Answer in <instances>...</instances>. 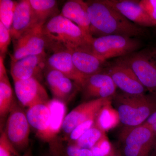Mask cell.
<instances>
[{
    "mask_svg": "<svg viewBox=\"0 0 156 156\" xmlns=\"http://www.w3.org/2000/svg\"><path fill=\"white\" fill-rule=\"evenodd\" d=\"M105 135L106 133L101 131L94 124L92 128L73 143L82 148L91 150Z\"/></svg>",
    "mask_w": 156,
    "mask_h": 156,
    "instance_id": "cell-26",
    "label": "cell"
},
{
    "mask_svg": "<svg viewBox=\"0 0 156 156\" xmlns=\"http://www.w3.org/2000/svg\"><path fill=\"white\" fill-rule=\"evenodd\" d=\"M119 148L122 156H151L156 136L147 126L124 127L119 136Z\"/></svg>",
    "mask_w": 156,
    "mask_h": 156,
    "instance_id": "cell-4",
    "label": "cell"
},
{
    "mask_svg": "<svg viewBox=\"0 0 156 156\" xmlns=\"http://www.w3.org/2000/svg\"><path fill=\"white\" fill-rule=\"evenodd\" d=\"M30 126L22 106L15 102L6 123L7 138L18 152H25L30 142Z\"/></svg>",
    "mask_w": 156,
    "mask_h": 156,
    "instance_id": "cell-7",
    "label": "cell"
},
{
    "mask_svg": "<svg viewBox=\"0 0 156 156\" xmlns=\"http://www.w3.org/2000/svg\"><path fill=\"white\" fill-rule=\"evenodd\" d=\"M91 23L92 35H121L135 37L144 35L143 27L136 25L102 2V0L86 2Z\"/></svg>",
    "mask_w": 156,
    "mask_h": 156,
    "instance_id": "cell-1",
    "label": "cell"
},
{
    "mask_svg": "<svg viewBox=\"0 0 156 156\" xmlns=\"http://www.w3.org/2000/svg\"><path fill=\"white\" fill-rule=\"evenodd\" d=\"M155 50H156V49H155Z\"/></svg>",
    "mask_w": 156,
    "mask_h": 156,
    "instance_id": "cell-41",
    "label": "cell"
},
{
    "mask_svg": "<svg viewBox=\"0 0 156 156\" xmlns=\"http://www.w3.org/2000/svg\"><path fill=\"white\" fill-rule=\"evenodd\" d=\"M102 2L142 27L154 26L152 21L137 0H102Z\"/></svg>",
    "mask_w": 156,
    "mask_h": 156,
    "instance_id": "cell-14",
    "label": "cell"
},
{
    "mask_svg": "<svg viewBox=\"0 0 156 156\" xmlns=\"http://www.w3.org/2000/svg\"><path fill=\"white\" fill-rule=\"evenodd\" d=\"M38 24H44L58 15L57 2L55 0H29Z\"/></svg>",
    "mask_w": 156,
    "mask_h": 156,
    "instance_id": "cell-23",
    "label": "cell"
},
{
    "mask_svg": "<svg viewBox=\"0 0 156 156\" xmlns=\"http://www.w3.org/2000/svg\"><path fill=\"white\" fill-rule=\"evenodd\" d=\"M141 46L140 41L134 38L112 35L94 37L92 49L95 55L105 62L109 58L136 52Z\"/></svg>",
    "mask_w": 156,
    "mask_h": 156,
    "instance_id": "cell-5",
    "label": "cell"
},
{
    "mask_svg": "<svg viewBox=\"0 0 156 156\" xmlns=\"http://www.w3.org/2000/svg\"><path fill=\"white\" fill-rule=\"evenodd\" d=\"M128 66L149 93L156 95V54L141 50L118 58Z\"/></svg>",
    "mask_w": 156,
    "mask_h": 156,
    "instance_id": "cell-6",
    "label": "cell"
},
{
    "mask_svg": "<svg viewBox=\"0 0 156 156\" xmlns=\"http://www.w3.org/2000/svg\"><path fill=\"white\" fill-rule=\"evenodd\" d=\"M109 98L86 101L73 109L66 116L62 128L66 137L81 123L90 119H95L98 113Z\"/></svg>",
    "mask_w": 156,
    "mask_h": 156,
    "instance_id": "cell-11",
    "label": "cell"
},
{
    "mask_svg": "<svg viewBox=\"0 0 156 156\" xmlns=\"http://www.w3.org/2000/svg\"><path fill=\"white\" fill-rule=\"evenodd\" d=\"M61 15L76 24L89 36L91 23L86 2L82 0H70L66 2L62 9Z\"/></svg>",
    "mask_w": 156,
    "mask_h": 156,
    "instance_id": "cell-19",
    "label": "cell"
},
{
    "mask_svg": "<svg viewBox=\"0 0 156 156\" xmlns=\"http://www.w3.org/2000/svg\"><path fill=\"white\" fill-rule=\"evenodd\" d=\"M21 156H32V151L30 148L27 149L25 152L23 153V155Z\"/></svg>",
    "mask_w": 156,
    "mask_h": 156,
    "instance_id": "cell-37",
    "label": "cell"
},
{
    "mask_svg": "<svg viewBox=\"0 0 156 156\" xmlns=\"http://www.w3.org/2000/svg\"><path fill=\"white\" fill-rule=\"evenodd\" d=\"M4 57L0 56V77L3 76L7 73V71L4 65Z\"/></svg>",
    "mask_w": 156,
    "mask_h": 156,
    "instance_id": "cell-35",
    "label": "cell"
},
{
    "mask_svg": "<svg viewBox=\"0 0 156 156\" xmlns=\"http://www.w3.org/2000/svg\"><path fill=\"white\" fill-rule=\"evenodd\" d=\"M95 119H90L78 125L68 136V140L71 143L75 142L85 132L94 126L95 123Z\"/></svg>",
    "mask_w": 156,
    "mask_h": 156,
    "instance_id": "cell-28",
    "label": "cell"
},
{
    "mask_svg": "<svg viewBox=\"0 0 156 156\" xmlns=\"http://www.w3.org/2000/svg\"><path fill=\"white\" fill-rule=\"evenodd\" d=\"M17 2L12 0L0 1V22L10 30Z\"/></svg>",
    "mask_w": 156,
    "mask_h": 156,
    "instance_id": "cell-27",
    "label": "cell"
},
{
    "mask_svg": "<svg viewBox=\"0 0 156 156\" xmlns=\"http://www.w3.org/2000/svg\"><path fill=\"white\" fill-rule=\"evenodd\" d=\"M112 98L104 105L95 118V125L105 133L120 123L118 112L112 104Z\"/></svg>",
    "mask_w": 156,
    "mask_h": 156,
    "instance_id": "cell-22",
    "label": "cell"
},
{
    "mask_svg": "<svg viewBox=\"0 0 156 156\" xmlns=\"http://www.w3.org/2000/svg\"><path fill=\"white\" fill-rule=\"evenodd\" d=\"M151 156H156V140L154 146L153 151L152 154Z\"/></svg>",
    "mask_w": 156,
    "mask_h": 156,
    "instance_id": "cell-38",
    "label": "cell"
},
{
    "mask_svg": "<svg viewBox=\"0 0 156 156\" xmlns=\"http://www.w3.org/2000/svg\"><path fill=\"white\" fill-rule=\"evenodd\" d=\"M139 4L148 15L154 26L156 25V0H141L139 1Z\"/></svg>",
    "mask_w": 156,
    "mask_h": 156,
    "instance_id": "cell-33",
    "label": "cell"
},
{
    "mask_svg": "<svg viewBox=\"0 0 156 156\" xmlns=\"http://www.w3.org/2000/svg\"><path fill=\"white\" fill-rule=\"evenodd\" d=\"M71 51L75 67L85 79L103 69L105 62L94 54L92 48H76Z\"/></svg>",
    "mask_w": 156,
    "mask_h": 156,
    "instance_id": "cell-17",
    "label": "cell"
},
{
    "mask_svg": "<svg viewBox=\"0 0 156 156\" xmlns=\"http://www.w3.org/2000/svg\"><path fill=\"white\" fill-rule=\"evenodd\" d=\"M43 25L37 24L14 41V52L11 56V62L26 56L45 54L47 44L43 32Z\"/></svg>",
    "mask_w": 156,
    "mask_h": 156,
    "instance_id": "cell-8",
    "label": "cell"
},
{
    "mask_svg": "<svg viewBox=\"0 0 156 156\" xmlns=\"http://www.w3.org/2000/svg\"><path fill=\"white\" fill-rule=\"evenodd\" d=\"M15 101L8 75L0 77V116L5 118L11 112Z\"/></svg>",
    "mask_w": 156,
    "mask_h": 156,
    "instance_id": "cell-24",
    "label": "cell"
},
{
    "mask_svg": "<svg viewBox=\"0 0 156 156\" xmlns=\"http://www.w3.org/2000/svg\"><path fill=\"white\" fill-rule=\"evenodd\" d=\"M43 156H53L52 155L50 154V153L46 154H44Z\"/></svg>",
    "mask_w": 156,
    "mask_h": 156,
    "instance_id": "cell-39",
    "label": "cell"
},
{
    "mask_svg": "<svg viewBox=\"0 0 156 156\" xmlns=\"http://www.w3.org/2000/svg\"><path fill=\"white\" fill-rule=\"evenodd\" d=\"M113 146L106 135L91 149L93 156H106L111 151Z\"/></svg>",
    "mask_w": 156,
    "mask_h": 156,
    "instance_id": "cell-29",
    "label": "cell"
},
{
    "mask_svg": "<svg viewBox=\"0 0 156 156\" xmlns=\"http://www.w3.org/2000/svg\"><path fill=\"white\" fill-rule=\"evenodd\" d=\"M11 39L10 30L0 22V55L4 58L8 51Z\"/></svg>",
    "mask_w": 156,
    "mask_h": 156,
    "instance_id": "cell-30",
    "label": "cell"
},
{
    "mask_svg": "<svg viewBox=\"0 0 156 156\" xmlns=\"http://www.w3.org/2000/svg\"><path fill=\"white\" fill-rule=\"evenodd\" d=\"M53 53L46 60L49 68L59 71L82 87L86 80L75 67L71 51L68 49H59L52 51Z\"/></svg>",
    "mask_w": 156,
    "mask_h": 156,
    "instance_id": "cell-16",
    "label": "cell"
},
{
    "mask_svg": "<svg viewBox=\"0 0 156 156\" xmlns=\"http://www.w3.org/2000/svg\"><path fill=\"white\" fill-rule=\"evenodd\" d=\"M106 156H122L119 150L116 149L113 147L111 151Z\"/></svg>",
    "mask_w": 156,
    "mask_h": 156,
    "instance_id": "cell-36",
    "label": "cell"
},
{
    "mask_svg": "<svg viewBox=\"0 0 156 156\" xmlns=\"http://www.w3.org/2000/svg\"><path fill=\"white\" fill-rule=\"evenodd\" d=\"M64 74L57 70L49 68L46 74V80L47 85L52 91L58 82L64 77Z\"/></svg>",
    "mask_w": 156,
    "mask_h": 156,
    "instance_id": "cell-32",
    "label": "cell"
},
{
    "mask_svg": "<svg viewBox=\"0 0 156 156\" xmlns=\"http://www.w3.org/2000/svg\"><path fill=\"white\" fill-rule=\"evenodd\" d=\"M14 83L16 97L22 107L28 108L50 100L46 89L36 78L14 81Z\"/></svg>",
    "mask_w": 156,
    "mask_h": 156,
    "instance_id": "cell-10",
    "label": "cell"
},
{
    "mask_svg": "<svg viewBox=\"0 0 156 156\" xmlns=\"http://www.w3.org/2000/svg\"><path fill=\"white\" fill-rule=\"evenodd\" d=\"M49 144V153L53 156H93L91 150L79 147L66 137L57 136Z\"/></svg>",
    "mask_w": 156,
    "mask_h": 156,
    "instance_id": "cell-20",
    "label": "cell"
},
{
    "mask_svg": "<svg viewBox=\"0 0 156 156\" xmlns=\"http://www.w3.org/2000/svg\"><path fill=\"white\" fill-rule=\"evenodd\" d=\"M154 52H155L156 54V51L155 50H154Z\"/></svg>",
    "mask_w": 156,
    "mask_h": 156,
    "instance_id": "cell-40",
    "label": "cell"
},
{
    "mask_svg": "<svg viewBox=\"0 0 156 156\" xmlns=\"http://www.w3.org/2000/svg\"><path fill=\"white\" fill-rule=\"evenodd\" d=\"M0 156H21L9 141L4 131L0 136Z\"/></svg>",
    "mask_w": 156,
    "mask_h": 156,
    "instance_id": "cell-31",
    "label": "cell"
},
{
    "mask_svg": "<svg viewBox=\"0 0 156 156\" xmlns=\"http://www.w3.org/2000/svg\"><path fill=\"white\" fill-rule=\"evenodd\" d=\"M143 124L149 128L156 136V111L151 115Z\"/></svg>",
    "mask_w": 156,
    "mask_h": 156,
    "instance_id": "cell-34",
    "label": "cell"
},
{
    "mask_svg": "<svg viewBox=\"0 0 156 156\" xmlns=\"http://www.w3.org/2000/svg\"><path fill=\"white\" fill-rule=\"evenodd\" d=\"M46 54L33 55L11 62V74L13 80H25L41 76L46 64Z\"/></svg>",
    "mask_w": 156,
    "mask_h": 156,
    "instance_id": "cell-13",
    "label": "cell"
},
{
    "mask_svg": "<svg viewBox=\"0 0 156 156\" xmlns=\"http://www.w3.org/2000/svg\"><path fill=\"white\" fill-rule=\"evenodd\" d=\"M112 102L124 127L142 125L156 111V95L150 93L132 95L116 92Z\"/></svg>",
    "mask_w": 156,
    "mask_h": 156,
    "instance_id": "cell-3",
    "label": "cell"
},
{
    "mask_svg": "<svg viewBox=\"0 0 156 156\" xmlns=\"http://www.w3.org/2000/svg\"><path fill=\"white\" fill-rule=\"evenodd\" d=\"M48 104L50 112V142L57 137L62 130L66 115V107L64 102L56 98L49 100Z\"/></svg>",
    "mask_w": 156,
    "mask_h": 156,
    "instance_id": "cell-21",
    "label": "cell"
},
{
    "mask_svg": "<svg viewBox=\"0 0 156 156\" xmlns=\"http://www.w3.org/2000/svg\"><path fill=\"white\" fill-rule=\"evenodd\" d=\"M116 86L110 76L104 69L86 78L81 87L87 101L98 98H111L116 92Z\"/></svg>",
    "mask_w": 156,
    "mask_h": 156,
    "instance_id": "cell-12",
    "label": "cell"
},
{
    "mask_svg": "<svg viewBox=\"0 0 156 156\" xmlns=\"http://www.w3.org/2000/svg\"><path fill=\"white\" fill-rule=\"evenodd\" d=\"M48 102L27 108L26 113L30 127L35 131L37 136L43 141L49 143L50 112Z\"/></svg>",
    "mask_w": 156,
    "mask_h": 156,
    "instance_id": "cell-18",
    "label": "cell"
},
{
    "mask_svg": "<svg viewBox=\"0 0 156 156\" xmlns=\"http://www.w3.org/2000/svg\"><path fill=\"white\" fill-rule=\"evenodd\" d=\"M38 24L32 9L29 0H21L17 2L10 29L13 41L30 29Z\"/></svg>",
    "mask_w": 156,
    "mask_h": 156,
    "instance_id": "cell-15",
    "label": "cell"
},
{
    "mask_svg": "<svg viewBox=\"0 0 156 156\" xmlns=\"http://www.w3.org/2000/svg\"><path fill=\"white\" fill-rule=\"evenodd\" d=\"M43 29L47 48L52 51L92 48L94 37L89 36L76 24L60 14L45 23Z\"/></svg>",
    "mask_w": 156,
    "mask_h": 156,
    "instance_id": "cell-2",
    "label": "cell"
},
{
    "mask_svg": "<svg viewBox=\"0 0 156 156\" xmlns=\"http://www.w3.org/2000/svg\"><path fill=\"white\" fill-rule=\"evenodd\" d=\"M110 76L117 88L132 95L145 94L147 90L128 66L117 59L114 63L103 69Z\"/></svg>",
    "mask_w": 156,
    "mask_h": 156,
    "instance_id": "cell-9",
    "label": "cell"
},
{
    "mask_svg": "<svg viewBox=\"0 0 156 156\" xmlns=\"http://www.w3.org/2000/svg\"><path fill=\"white\" fill-rule=\"evenodd\" d=\"M80 89H81V87L79 85L65 76L51 92L54 98L65 103L66 101L71 98L77 91Z\"/></svg>",
    "mask_w": 156,
    "mask_h": 156,
    "instance_id": "cell-25",
    "label": "cell"
}]
</instances>
